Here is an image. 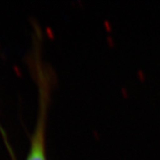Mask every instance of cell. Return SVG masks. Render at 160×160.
<instances>
[{
    "label": "cell",
    "instance_id": "1",
    "mask_svg": "<svg viewBox=\"0 0 160 160\" xmlns=\"http://www.w3.org/2000/svg\"><path fill=\"white\" fill-rule=\"evenodd\" d=\"M45 107L46 106L43 102V106H41V112L38 119L34 133L32 135L29 153L26 158V160H46L45 143Z\"/></svg>",
    "mask_w": 160,
    "mask_h": 160
}]
</instances>
